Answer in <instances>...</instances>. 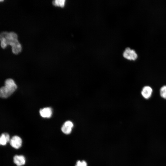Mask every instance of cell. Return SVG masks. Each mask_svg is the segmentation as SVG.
<instances>
[{"label": "cell", "mask_w": 166, "mask_h": 166, "mask_svg": "<svg viewBox=\"0 0 166 166\" xmlns=\"http://www.w3.org/2000/svg\"><path fill=\"white\" fill-rule=\"evenodd\" d=\"M17 88V85L14 80L11 78L6 80L4 86L0 88V97L7 98L10 96Z\"/></svg>", "instance_id": "cell-2"}, {"label": "cell", "mask_w": 166, "mask_h": 166, "mask_svg": "<svg viewBox=\"0 0 166 166\" xmlns=\"http://www.w3.org/2000/svg\"><path fill=\"white\" fill-rule=\"evenodd\" d=\"M3 1V0H0V2Z\"/></svg>", "instance_id": "cell-13"}, {"label": "cell", "mask_w": 166, "mask_h": 166, "mask_svg": "<svg viewBox=\"0 0 166 166\" xmlns=\"http://www.w3.org/2000/svg\"><path fill=\"white\" fill-rule=\"evenodd\" d=\"M75 166H87V164L84 160H78Z\"/></svg>", "instance_id": "cell-12"}, {"label": "cell", "mask_w": 166, "mask_h": 166, "mask_svg": "<svg viewBox=\"0 0 166 166\" xmlns=\"http://www.w3.org/2000/svg\"><path fill=\"white\" fill-rule=\"evenodd\" d=\"M65 0H55L53 1V4L56 6L63 7L65 5Z\"/></svg>", "instance_id": "cell-10"}, {"label": "cell", "mask_w": 166, "mask_h": 166, "mask_svg": "<svg viewBox=\"0 0 166 166\" xmlns=\"http://www.w3.org/2000/svg\"><path fill=\"white\" fill-rule=\"evenodd\" d=\"M14 162L17 166H22L25 164L26 159L22 155H15L14 157Z\"/></svg>", "instance_id": "cell-8"}, {"label": "cell", "mask_w": 166, "mask_h": 166, "mask_svg": "<svg viewBox=\"0 0 166 166\" xmlns=\"http://www.w3.org/2000/svg\"><path fill=\"white\" fill-rule=\"evenodd\" d=\"M73 126V124L71 121H67L62 126L61 130L64 133L69 134L71 133Z\"/></svg>", "instance_id": "cell-5"}, {"label": "cell", "mask_w": 166, "mask_h": 166, "mask_svg": "<svg viewBox=\"0 0 166 166\" xmlns=\"http://www.w3.org/2000/svg\"><path fill=\"white\" fill-rule=\"evenodd\" d=\"M10 137L7 133H2L0 136V145H5L10 141Z\"/></svg>", "instance_id": "cell-9"}, {"label": "cell", "mask_w": 166, "mask_h": 166, "mask_svg": "<svg viewBox=\"0 0 166 166\" xmlns=\"http://www.w3.org/2000/svg\"><path fill=\"white\" fill-rule=\"evenodd\" d=\"M0 42L1 47L3 49L8 45L11 46L13 53L17 54L22 51L21 45L18 40L17 34L12 32H3L0 34Z\"/></svg>", "instance_id": "cell-1"}, {"label": "cell", "mask_w": 166, "mask_h": 166, "mask_svg": "<svg viewBox=\"0 0 166 166\" xmlns=\"http://www.w3.org/2000/svg\"><path fill=\"white\" fill-rule=\"evenodd\" d=\"M40 115L43 117L49 118L52 115V110L49 107H46L41 109L39 111Z\"/></svg>", "instance_id": "cell-7"}, {"label": "cell", "mask_w": 166, "mask_h": 166, "mask_svg": "<svg viewBox=\"0 0 166 166\" xmlns=\"http://www.w3.org/2000/svg\"><path fill=\"white\" fill-rule=\"evenodd\" d=\"M10 143L12 147L15 149H18L22 146V140L20 137L15 136L10 139Z\"/></svg>", "instance_id": "cell-4"}, {"label": "cell", "mask_w": 166, "mask_h": 166, "mask_svg": "<svg viewBox=\"0 0 166 166\" xmlns=\"http://www.w3.org/2000/svg\"><path fill=\"white\" fill-rule=\"evenodd\" d=\"M160 94L161 97L166 99V85H164L160 88Z\"/></svg>", "instance_id": "cell-11"}, {"label": "cell", "mask_w": 166, "mask_h": 166, "mask_svg": "<svg viewBox=\"0 0 166 166\" xmlns=\"http://www.w3.org/2000/svg\"><path fill=\"white\" fill-rule=\"evenodd\" d=\"M123 55L125 58L130 60H135L138 57L136 51L129 47L126 48L125 49Z\"/></svg>", "instance_id": "cell-3"}, {"label": "cell", "mask_w": 166, "mask_h": 166, "mask_svg": "<svg viewBox=\"0 0 166 166\" xmlns=\"http://www.w3.org/2000/svg\"><path fill=\"white\" fill-rule=\"evenodd\" d=\"M152 92V88L149 86H146L142 89L141 94L142 96L145 99H148L151 97Z\"/></svg>", "instance_id": "cell-6"}]
</instances>
